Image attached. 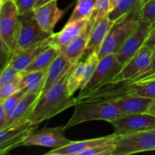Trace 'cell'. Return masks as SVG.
Here are the masks:
<instances>
[{"instance_id":"16","label":"cell","mask_w":155,"mask_h":155,"mask_svg":"<svg viewBox=\"0 0 155 155\" xmlns=\"http://www.w3.org/2000/svg\"><path fill=\"white\" fill-rule=\"evenodd\" d=\"M114 23V21L109 19L108 16L95 20L93 25L91 28L86 50L81 59H83V58H86L89 54L94 52L98 54L100 48Z\"/></svg>"},{"instance_id":"3","label":"cell","mask_w":155,"mask_h":155,"mask_svg":"<svg viewBox=\"0 0 155 155\" xmlns=\"http://www.w3.org/2000/svg\"><path fill=\"white\" fill-rule=\"evenodd\" d=\"M141 20V11H139L125 15L115 21L100 48L98 58L101 59L104 56L117 52L136 30Z\"/></svg>"},{"instance_id":"15","label":"cell","mask_w":155,"mask_h":155,"mask_svg":"<svg viewBox=\"0 0 155 155\" xmlns=\"http://www.w3.org/2000/svg\"><path fill=\"white\" fill-rule=\"evenodd\" d=\"M116 135H109L103 137L94 138L81 141H71L68 145L60 148H53L51 151L45 153L46 155H80L83 151L89 148L101 144L110 143L115 142Z\"/></svg>"},{"instance_id":"34","label":"cell","mask_w":155,"mask_h":155,"mask_svg":"<svg viewBox=\"0 0 155 155\" xmlns=\"http://www.w3.org/2000/svg\"><path fill=\"white\" fill-rule=\"evenodd\" d=\"M152 80H155V54L151 59V63L148 65V68L145 70V71L132 82L133 83H137Z\"/></svg>"},{"instance_id":"6","label":"cell","mask_w":155,"mask_h":155,"mask_svg":"<svg viewBox=\"0 0 155 155\" xmlns=\"http://www.w3.org/2000/svg\"><path fill=\"white\" fill-rule=\"evenodd\" d=\"M113 155H129L144 151H155V128L115 138Z\"/></svg>"},{"instance_id":"23","label":"cell","mask_w":155,"mask_h":155,"mask_svg":"<svg viewBox=\"0 0 155 155\" xmlns=\"http://www.w3.org/2000/svg\"><path fill=\"white\" fill-rule=\"evenodd\" d=\"M47 69L29 73H23L19 89H25L28 92L41 95L46 79Z\"/></svg>"},{"instance_id":"19","label":"cell","mask_w":155,"mask_h":155,"mask_svg":"<svg viewBox=\"0 0 155 155\" xmlns=\"http://www.w3.org/2000/svg\"><path fill=\"white\" fill-rule=\"evenodd\" d=\"M49 37L46 40L35 45V46L27 48V49L20 51V52L14 53L12 54L10 62H9V66L12 67L14 70L18 72H24L26 68L34 60L35 58L41 51L49 46Z\"/></svg>"},{"instance_id":"10","label":"cell","mask_w":155,"mask_h":155,"mask_svg":"<svg viewBox=\"0 0 155 155\" xmlns=\"http://www.w3.org/2000/svg\"><path fill=\"white\" fill-rule=\"evenodd\" d=\"M114 134L126 135L155 128V116L148 113L126 114L110 121Z\"/></svg>"},{"instance_id":"12","label":"cell","mask_w":155,"mask_h":155,"mask_svg":"<svg viewBox=\"0 0 155 155\" xmlns=\"http://www.w3.org/2000/svg\"><path fill=\"white\" fill-rule=\"evenodd\" d=\"M153 27L152 23L141 20L136 30L116 53L118 61L124 65L144 45Z\"/></svg>"},{"instance_id":"41","label":"cell","mask_w":155,"mask_h":155,"mask_svg":"<svg viewBox=\"0 0 155 155\" xmlns=\"http://www.w3.org/2000/svg\"><path fill=\"white\" fill-rule=\"evenodd\" d=\"M146 113L153 115V116H155V99L153 100L152 102L151 103L148 110H147Z\"/></svg>"},{"instance_id":"33","label":"cell","mask_w":155,"mask_h":155,"mask_svg":"<svg viewBox=\"0 0 155 155\" xmlns=\"http://www.w3.org/2000/svg\"><path fill=\"white\" fill-rule=\"evenodd\" d=\"M110 11V0H97L93 16L96 19L107 16Z\"/></svg>"},{"instance_id":"37","label":"cell","mask_w":155,"mask_h":155,"mask_svg":"<svg viewBox=\"0 0 155 155\" xmlns=\"http://www.w3.org/2000/svg\"><path fill=\"white\" fill-rule=\"evenodd\" d=\"M12 54L8 50L0 38V74L9 64Z\"/></svg>"},{"instance_id":"13","label":"cell","mask_w":155,"mask_h":155,"mask_svg":"<svg viewBox=\"0 0 155 155\" xmlns=\"http://www.w3.org/2000/svg\"><path fill=\"white\" fill-rule=\"evenodd\" d=\"M123 65L117 58L116 53L99 59L95 72L87 84L81 90H86L95 86L114 80L119 74Z\"/></svg>"},{"instance_id":"45","label":"cell","mask_w":155,"mask_h":155,"mask_svg":"<svg viewBox=\"0 0 155 155\" xmlns=\"http://www.w3.org/2000/svg\"><path fill=\"white\" fill-rule=\"evenodd\" d=\"M148 1H150V0H142V4H145V3L148 2Z\"/></svg>"},{"instance_id":"39","label":"cell","mask_w":155,"mask_h":155,"mask_svg":"<svg viewBox=\"0 0 155 155\" xmlns=\"http://www.w3.org/2000/svg\"><path fill=\"white\" fill-rule=\"evenodd\" d=\"M145 45L155 49V22L153 23V27L145 42Z\"/></svg>"},{"instance_id":"22","label":"cell","mask_w":155,"mask_h":155,"mask_svg":"<svg viewBox=\"0 0 155 155\" xmlns=\"http://www.w3.org/2000/svg\"><path fill=\"white\" fill-rule=\"evenodd\" d=\"M153 100L139 95H129L120 98L115 102L123 113L125 114H133L146 113Z\"/></svg>"},{"instance_id":"31","label":"cell","mask_w":155,"mask_h":155,"mask_svg":"<svg viewBox=\"0 0 155 155\" xmlns=\"http://www.w3.org/2000/svg\"><path fill=\"white\" fill-rule=\"evenodd\" d=\"M115 151V143L101 144L89 148L80 155H113Z\"/></svg>"},{"instance_id":"40","label":"cell","mask_w":155,"mask_h":155,"mask_svg":"<svg viewBox=\"0 0 155 155\" xmlns=\"http://www.w3.org/2000/svg\"><path fill=\"white\" fill-rule=\"evenodd\" d=\"M6 125V112L2 104H0V130Z\"/></svg>"},{"instance_id":"28","label":"cell","mask_w":155,"mask_h":155,"mask_svg":"<svg viewBox=\"0 0 155 155\" xmlns=\"http://www.w3.org/2000/svg\"><path fill=\"white\" fill-rule=\"evenodd\" d=\"M130 95L155 99V80L133 83Z\"/></svg>"},{"instance_id":"35","label":"cell","mask_w":155,"mask_h":155,"mask_svg":"<svg viewBox=\"0 0 155 155\" xmlns=\"http://www.w3.org/2000/svg\"><path fill=\"white\" fill-rule=\"evenodd\" d=\"M142 19L151 23L155 22V0H150L144 4L141 9Z\"/></svg>"},{"instance_id":"11","label":"cell","mask_w":155,"mask_h":155,"mask_svg":"<svg viewBox=\"0 0 155 155\" xmlns=\"http://www.w3.org/2000/svg\"><path fill=\"white\" fill-rule=\"evenodd\" d=\"M154 54V49L144 45L123 65L120 71L114 80L133 81L148 68Z\"/></svg>"},{"instance_id":"24","label":"cell","mask_w":155,"mask_h":155,"mask_svg":"<svg viewBox=\"0 0 155 155\" xmlns=\"http://www.w3.org/2000/svg\"><path fill=\"white\" fill-rule=\"evenodd\" d=\"M59 49L53 45H50L48 48L41 51L30 64L26 68L23 73H29L32 71H41L48 69L51 62L58 55Z\"/></svg>"},{"instance_id":"8","label":"cell","mask_w":155,"mask_h":155,"mask_svg":"<svg viewBox=\"0 0 155 155\" xmlns=\"http://www.w3.org/2000/svg\"><path fill=\"white\" fill-rule=\"evenodd\" d=\"M29 120L5 126L0 130V154H8L18 147L23 146L26 138L38 128Z\"/></svg>"},{"instance_id":"25","label":"cell","mask_w":155,"mask_h":155,"mask_svg":"<svg viewBox=\"0 0 155 155\" xmlns=\"http://www.w3.org/2000/svg\"><path fill=\"white\" fill-rule=\"evenodd\" d=\"M142 0H120L108 13L110 21L115 22L122 17L142 9Z\"/></svg>"},{"instance_id":"36","label":"cell","mask_w":155,"mask_h":155,"mask_svg":"<svg viewBox=\"0 0 155 155\" xmlns=\"http://www.w3.org/2000/svg\"><path fill=\"white\" fill-rule=\"evenodd\" d=\"M21 74L22 73L18 72L14 70L12 67L9 66V64L8 65L5 69L3 71V72L0 74V89L6 83L19 77Z\"/></svg>"},{"instance_id":"1","label":"cell","mask_w":155,"mask_h":155,"mask_svg":"<svg viewBox=\"0 0 155 155\" xmlns=\"http://www.w3.org/2000/svg\"><path fill=\"white\" fill-rule=\"evenodd\" d=\"M73 66L60 80L39 95L28 117L32 124L39 125L77 104L76 97L69 95L67 86Z\"/></svg>"},{"instance_id":"42","label":"cell","mask_w":155,"mask_h":155,"mask_svg":"<svg viewBox=\"0 0 155 155\" xmlns=\"http://www.w3.org/2000/svg\"><path fill=\"white\" fill-rule=\"evenodd\" d=\"M50 1H51V0H36V5H35V8H36L39 7V6L45 4V3L48 2H50Z\"/></svg>"},{"instance_id":"46","label":"cell","mask_w":155,"mask_h":155,"mask_svg":"<svg viewBox=\"0 0 155 155\" xmlns=\"http://www.w3.org/2000/svg\"><path fill=\"white\" fill-rule=\"evenodd\" d=\"M154 54H155V49H154Z\"/></svg>"},{"instance_id":"21","label":"cell","mask_w":155,"mask_h":155,"mask_svg":"<svg viewBox=\"0 0 155 155\" xmlns=\"http://www.w3.org/2000/svg\"><path fill=\"white\" fill-rule=\"evenodd\" d=\"M74 64H73L69 59L59 52L58 55L51 62L47 69L46 79L41 94L43 93L48 88L60 80Z\"/></svg>"},{"instance_id":"17","label":"cell","mask_w":155,"mask_h":155,"mask_svg":"<svg viewBox=\"0 0 155 155\" xmlns=\"http://www.w3.org/2000/svg\"><path fill=\"white\" fill-rule=\"evenodd\" d=\"M95 20L93 17L91 16L89 20L88 25L86 26V29L83 30V33L68 45L59 49V52L64 54L73 64H75L83 57L86 45H87L88 40H89L91 28L93 25Z\"/></svg>"},{"instance_id":"43","label":"cell","mask_w":155,"mask_h":155,"mask_svg":"<svg viewBox=\"0 0 155 155\" xmlns=\"http://www.w3.org/2000/svg\"><path fill=\"white\" fill-rule=\"evenodd\" d=\"M120 0H110V10L117 4Z\"/></svg>"},{"instance_id":"27","label":"cell","mask_w":155,"mask_h":155,"mask_svg":"<svg viewBox=\"0 0 155 155\" xmlns=\"http://www.w3.org/2000/svg\"><path fill=\"white\" fill-rule=\"evenodd\" d=\"M84 59H80L76 62L73 66L72 70L68 79V90L70 95L73 96L78 89H81L82 82L83 80L84 71Z\"/></svg>"},{"instance_id":"5","label":"cell","mask_w":155,"mask_h":155,"mask_svg":"<svg viewBox=\"0 0 155 155\" xmlns=\"http://www.w3.org/2000/svg\"><path fill=\"white\" fill-rule=\"evenodd\" d=\"M18 8L14 0H5L0 8V38L13 54L18 44L20 31Z\"/></svg>"},{"instance_id":"44","label":"cell","mask_w":155,"mask_h":155,"mask_svg":"<svg viewBox=\"0 0 155 155\" xmlns=\"http://www.w3.org/2000/svg\"><path fill=\"white\" fill-rule=\"evenodd\" d=\"M4 1H5V0H0V8H1V7H2V5Z\"/></svg>"},{"instance_id":"4","label":"cell","mask_w":155,"mask_h":155,"mask_svg":"<svg viewBox=\"0 0 155 155\" xmlns=\"http://www.w3.org/2000/svg\"><path fill=\"white\" fill-rule=\"evenodd\" d=\"M133 82L130 80H112L95 86L86 90H80L76 97L77 103L99 101H116L129 95Z\"/></svg>"},{"instance_id":"30","label":"cell","mask_w":155,"mask_h":155,"mask_svg":"<svg viewBox=\"0 0 155 155\" xmlns=\"http://www.w3.org/2000/svg\"><path fill=\"white\" fill-rule=\"evenodd\" d=\"M22 74L18 78L6 83L0 89V104H3L7 98L13 95L18 89H19V83L22 78Z\"/></svg>"},{"instance_id":"29","label":"cell","mask_w":155,"mask_h":155,"mask_svg":"<svg viewBox=\"0 0 155 155\" xmlns=\"http://www.w3.org/2000/svg\"><path fill=\"white\" fill-rule=\"evenodd\" d=\"M85 65H84V71H83V80L82 82L81 89L85 87L88 82L90 80L95 72L96 67L98 65L99 58H98V53L94 52L92 54H89L86 58L84 59Z\"/></svg>"},{"instance_id":"9","label":"cell","mask_w":155,"mask_h":155,"mask_svg":"<svg viewBox=\"0 0 155 155\" xmlns=\"http://www.w3.org/2000/svg\"><path fill=\"white\" fill-rule=\"evenodd\" d=\"M65 127H44L35 130L25 139L24 146H42L57 148L71 142L65 136Z\"/></svg>"},{"instance_id":"26","label":"cell","mask_w":155,"mask_h":155,"mask_svg":"<svg viewBox=\"0 0 155 155\" xmlns=\"http://www.w3.org/2000/svg\"><path fill=\"white\" fill-rule=\"evenodd\" d=\"M96 2L97 0H77L68 23L89 19L95 12Z\"/></svg>"},{"instance_id":"14","label":"cell","mask_w":155,"mask_h":155,"mask_svg":"<svg viewBox=\"0 0 155 155\" xmlns=\"http://www.w3.org/2000/svg\"><path fill=\"white\" fill-rule=\"evenodd\" d=\"M34 17L40 28L48 34L54 33V28L64 12L58 7V0H51L33 10Z\"/></svg>"},{"instance_id":"2","label":"cell","mask_w":155,"mask_h":155,"mask_svg":"<svg viewBox=\"0 0 155 155\" xmlns=\"http://www.w3.org/2000/svg\"><path fill=\"white\" fill-rule=\"evenodd\" d=\"M126 115L119 108L115 101L108 102H91L77 103L73 116L64 126L65 130L73 127L92 120L110 121Z\"/></svg>"},{"instance_id":"18","label":"cell","mask_w":155,"mask_h":155,"mask_svg":"<svg viewBox=\"0 0 155 155\" xmlns=\"http://www.w3.org/2000/svg\"><path fill=\"white\" fill-rule=\"evenodd\" d=\"M89 19L81 20L78 21L67 23L63 29L57 33L50 36L49 43L51 45L60 49L80 36L88 25Z\"/></svg>"},{"instance_id":"38","label":"cell","mask_w":155,"mask_h":155,"mask_svg":"<svg viewBox=\"0 0 155 155\" xmlns=\"http://www.w3.org/2000/svg\"><path fill=\"white\" fill-rule=\"evenodd\" d=\"M18 8L19 15L33 11L36 5V0H14Z\"/></svg>"},{"instance_id":"7","label":"cell","mask_w":155,"mask_h":155,"mask_svg":"<svg viewBox=\"0 0 155 155\" xmlns=\"http://www.w3.org/2000/svg\"><path fill=\"white\" fill-rule=\"evenodd\" d=\"M19 20L21 27L18 44L14 53L35 46L46 40L51 36L40 28L34 17L33 11L19 15Z\"/></svg>"},{"instance_id":"20","label":"cell","mask_w":155,"mask_h":155,"mask_svg":"<svg viewBox=\"0 0 155 155\" xmlns=\"http://www.w3.org/2000/svg\"><path fill=\"white\" fill-rule=\"evenodd\" d=\"M39 94L27 92L15 108L6 114V125L28 120L29 116L39 98Z\"/></svg>"},{"instance_id":"32","label":"cell","mask_w":155,"mask_h":155,"mask_svg":"<svg viewBox=\"0 0 155 155\" xmlns=\"http://www.w3.org/2000/svg\"><path fill=\"white\" fill-rule=\"evenodd\" d=\"M27 92H28L25 89H19L5 101L2 104L6 112V114L15 108V106L20 102V101L24 98V96Z\"/></svg>"}]
</instances>
